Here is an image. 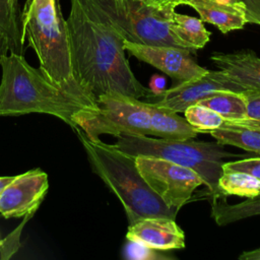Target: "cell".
<instances>
[{"mask_svg":"<svg viewBox=\"0 0 260 260\" xmlns=\"http://www.w3.org/2000/svg\"><path fill=\"white\" fill-rule=\"evenodd\" d=\"M239 259L241 260H260V248L252 250V251H246L243 252Z\"/></svg>","mask_w":260,"mask_h":260,"instance_id":"obj_29","label":"cell"},{"mask_svg":"<svg viewBox=\"0 0 260 260\" xmlns=\"http://www.w3.org/2000/svg\"><path fill=\"white\" fill-rule=\"evenodd\" d=\"M256 215H260V194L237 204H229L223 196H212L211 217L217 225H226Z\"/></svg>","mask_w":260,"mask_h":260,"instance_id":"obj_16","label":"cell"},{"mask_svg":"<svg viewBox=\"0 0 260 260\" xmlns=\"http://www.w3.org/2000/svg\"><path fill=\"white\" fill-rule=\"evenodd\" d=\"M214 1H218V2H223V3H230V4L238 5V0H214ZM238 6H239V5H238Z\"/></svg>","mask_w":260,"mask_h":260,"instance_id":"obj_32","label":"cell"},{"mask_svg":"<svg viewBox=\"0 0 260 260\" xmlns=\"http://www.w3.org/2000/svg\"><path fill=\"white\" fill-rule=\"evenodd\" d=\"M184 114L186 120L196 128L199 133H209L212 130L220 128L223 124V118L219 114L198 104L189 106L184 111Z\"/></svg>","mask_w":260,"mask_h":260,"instance_id":"obj_22","label":"cell"},{"mask_svg":"<svg viewBox=\"0 0 260 260\" xmlns=\"http://www.w3.org/2000/svg\"><path fill=\"white\" fill-rule=\"evenodd\" d=\"M75 131L80 129L89 139L98 140L103 134L151 135L152 130L142 101L111 92L96 100L95 109H84L73 119Z\"/></svg>","mask_w":260,"mask_h":260,"instance_id":"obj_7","label":"cell"},{"mask_svg":"<svg viewBox=\"0 0 260 260\" xmlns=\"http://www.w3.org/2000/svg\"><path fill=\"white\" fill-rule=\"evenodd\" d=\"M114 145L134 156H153L192 169L202 178L212 196H222L217 182L222 172L223 159L239 155L224 150L217 142L195 141L192 138L168 139L121 134L117 136Z\"/></svg>","mask_w":260,"mask_h":260,"instance_id":"obj_5","label":"cell"},{"mask_svg":"<svg viewBox=\"0 0 260 260\" xmlns=\"http://www.w3.org/2000/svg\"><path fill=\"white\" fill-rule=\"evenodd\" d=\"M124 48L139 61L157 68L178 83L199 78L208 71L193 60L192 52L187 49L142 45L127 41H124Z\"/></svg>","mask_w":260,"mask_h":260,"instance_id":"obj_9","label":"cell"},{"mask_svg":"<svg viewBox=\"0 0 260 260\" xmlns=\"http://www.w3.org/2000/svg\"><path fill=\"white\" fill-rule=\"evenodd\" d=\"M247 110V118L260 121V91H243L241 92Z\"/></svg>","mask_w":260,"mask_h":260,"instance_id":"obj_24","label":"cell"},{"mask_svg":"<svg viewBox=\"0 0 260 260\" xmlns=\"http://www.w3.org/2000/svg\"><path fill=\"white\" fill-rule=\"evenodd\" d=\"M12 178L13 177H11V176H1L0 177V195H1V193H2V191H3V189L5 188V186L12 180Z\"/></svg>","mask_w":260,"mask_h":260,"instance_id":"obj_31","label":"cell"},{"mask_svg":"<svg viewBox=\"0 0 260 260\" xmlns=\"http://www.w3.org/2000/svg\"><path fill=\"white\" fill-rule=\"evenodd\" d=\"M222 171H236L247 173L260 180V157L243 158L236 161H224Z\"/></svg>","mask_w":260,"mask_h":260,"instance_id":"obj_23","label":"cell"},{"mask_svg":"<svg viewBox=\"0 0 260 260\" xmlns=\"http://www.w3.org/2000/svg\"><path fill=\"white\" fill-rule=\"evenodd\" d=\"M136 166L148 186L171 208L180 210L197 187L204 184L192 169L145 155L135 156Z\"/></svg>","mask_w":260,"mask_h":260,"instance_id":"obj_8","label":"cell"},{"mask_svg":"<svg viewBox=\"0 0 260 260\" xmlns=\"http://www.w3.org/2000/svg\"><path fill=\"white\" fill-rule=\"evenodd\" d=\"M256 121H257V120H256ZM257 122H259V123H260V121H257Z\"/></svg>","mask_w":260,"mask_h":260,"instance_id":"obj_35","label":"cell"},{"mask_svg":"<svg viewBox=\"0 0 260 260\" xmlns=\"http://www.w3.org/2000/svg\"><path fill=\"white\" fill-rule=\"evenodd\" d=\"M229 90L235 92L245 91L243 87L232 81L221 70H209L201 77L177 83L166 89L153 104L175 113H184L191 105L206 99L217 91Z\"/></svg>","mask_w":260,"mask_h":260,"instance_id":"obj_10","label":"cell"},{"mask_svg":"<svg viewBox=\"0 0 260 260\" xmlns=\"http://www.w3.org/2000/svg\"><path fill=\"white\" fill-rule=\"evenodd\" d=\"M66 19L71 67L85 94L96 103L106 93L153 99L136 78L125 55L124 39L85 0H70Z\"/></svg>","mask_w":260,"mask_h":260,"instance_id":"obj_1","label":"cell"},{"mask_svg":"<svg viewBox=\"0 0 260 260\" xmlns=\"http://www.w3.org/2000/svg\"><path fill=\"white\" fill-rule=\"evenodd\" d=\"M95 174L117 196L129 225L145 217L176 219L178 210L169 207L141 176L135 156L101 139H89L80 129L75 131Z\"/></svg>","mask_w":260,"mask_h":260,"instance_id":"obj_3","label":"cell"},{"mask_svg":"<svg viewBox=\"0 0 260 260\" xmlns=\"http://www.w3.org/2000/svg\"><path fill=\"white\" fill-rule=\"evenodd\" d=\"M217 186L222 196L235 195L253 198L260 194V180L243 172L222 171Z\"/></svg>","mask_w":260,"mask_h":260,"instance_id":"obj_21","label":"cell"},{"mask_svg":"<svg viewBox=\"0 0 260 260\" xmlns=\"http://www.w3.org/2000/svg\"><path fill=\"white\" fill-rule=\"evenodd\" d=\"M16 5H18V0H12Z\"/></svg>","mask_w":260,"mask_h":260,"instance_id":"obj_33","label":"cell"},{"mask_svg":"<svg viewBox=\"0 0 260 260\" xmlns=\"http://www.w3.org/2000/svg\"><path fill=\"white\" fill-rule=\"evenodd\" d=\"M167 86V81L166 78L162 75L159 74H154L150 77L149 83H148V88L153 94V99L157 95H159L161 92L166 90Z\"/></svg>","mask_w":260,"mask_h":260,"instance_id":"obj_27","label":"cell"},{"mask_svg":"<svg viewBox=\"0 0 260 260\" xmlns=\"http://www.w3.org/2000/svg\"><path fill=\"white\" fill-rule=\"evenodd\" d=\"M0 31L8 42L9 53L22 55L24 39L19 8L12 0H0Z\"/></svg>","mask_w":260,"mask_h":260,"instance_id":"obj_19","label":"cell"},{"mask_svg":"<svg viewBox=\"0 0 260 260\" xmlns=\"http://www.w3.org/2000/svg\"><path fill=\"white\" fill-rule=\"evenodd\" d=\"M148 115L152 136L168 139H189L195 138L199 133L186 118L178 113L160 108L153 103L142 102Z\"/></svg>","mask_w":260,"mask_h":260,"instance_id":"obj_15","label":"cell"},{"mask_svg":"<svg viewBox=\"0 0 260 260\" xmlns=\"http://www.w3.org/2000/svg\"><path fill=\"white\" fill-rule=\"evenodd\" d=\"M145 4L156 7V8H166V7H177L183 5V0H141Z\"/></svg>","mask_w":260,"mask_h":260,"instance_id":"obj_28","label":"cell"},{"mask_svg":"<svg viewBox=\"0 0 260 260\" xmlns=\"http://www.w3.org/2000/svg\"><path fill=\"white\" fill-rule=\"evenodd\" d=\"M210 60L245 91H260V57L251 50L233 53L215 52Z\"/></svg>","mask_w":260,"mask_h":260,"instance_id":"obj_13","label":"cell"},{"mask_svg":"<svg viewBox=\"0 0 260 260\" xmlns=\"http://www.w3.org/2000/svg\"><path fill=\"white\" fill-rule=\"evenodd\" d=\"M207 107L217 114L223 120H240L247 118L246 103L241 92L222 90L203 99L197 103Z\"/></svg>","mask_w":260,"mask_h":260,"instance_id":"obj_20","label":"cell"},{"mask_svg":"<svg viewBox=\"0 0 260 260\" xmlns=\"http://www.w3.org/2000/svg\"><path fill=\"white\" fill-rule=\"evenodd\" d=\"M9 53V45L5 36L0 31V59L2 56Z\"/></svg>","mask_w":260,"mask_h":260,"instance_id":"obj_30","label":"cell"},{"mask_svg":"<svg viewBox=\"0 0 260 260\" xmlns=\"http://www.w3.org/2000/svg\"><path fill=\"white\" fill-rule=\"evenodd\" d=\"M0 116L47 114L59 118L75 130L73 119L84 109H95L61 89L40 68L29 65L23 55L1 57Z\"/></svg>","mask_w":260,"mask_h":260,"instance_id":"obj_2","label":"cell"},{"mask_svg":"<svg viewBox=\"0 0 260 260\" xmlns=\"http://www.w3.org/2000/svg\"><path fill=\"white\" fill-rule=\"evenodd\" d=\"M48 189V175L40 169L14 176L0 195V214L5 218L32 215Z\"/></svg>","mask_w":260,"mask_h":260,"instance_id":"obj_11","label":"cell"},{"mask_svg":"<svg viewBox=\"0 0 260 260\" xmlns=\"http://www.w3.org/2000/svg\"><path fill=\"white\" fill-rule=\"evenodd\" d=\"M183 5L192 7L203 22L215 25L222 34L242 29L247 23L240 6L214 0H183Z\"/></svg>","mask_w":260,"mask_h":260,"instance_id":"obj_14","label":"cell"},{"mask_svg":"<svg viewBox=\"0 0 260 260\" xmlns=\"http://www.w3.org/2000/svg\"><path fill=\"white\" fill-rule=\"evenodd\" d=\"M220 145H232L260 154V130L222 124L209 132Z\"/></svg>","mask_w":260,"mask_h":260,"instance_id":"obj_18","label":"cell"},{"mask_svg":"<svg viewBox=\"0 0 260 260\" xmlns=\"http://www.w3.org/2000/svg\"><path fill=\"white\" fill-rule=\"evenodd\" d=\"M172 30L193 53L205 47L211 32L207 30L200 18L174 12Z\"/></svg>","mask_w":260,"mask_h":260,"instance_id":"obj_17","label":"cell"},{"mask_svg":"<svg viewBox=\"0 0 260 260\" xmlns=\"http://www.w3.org/2000/svg\"><path fill=\"white\" fill-rule=\"evenodd\" d=\"M1 243H2V242H1V240H0V245H1Z\"/></svg>","mask_w":260,"mask_h":260,"instance_id":"obj_34","label":"cell"},{"mask_svg":"<svg viewBox=\"0 0 260 260\" xmlns=\"http://www.w3.org/2000/svg\"><path fill=\"white\" fill-rule=\"evenodd\" d=\"M117 1H122V0H117Z\"/></svg>","mask_w":260,"mask_h":260,"instance_id":"obj_36","label":"cell"},{"mask_svg":"<svg viewBox=\"0 0 260 260\" xmlns=\"http://www.w3.org/2000/svg\"><path fill=\"white\" fill-rule=\"evenodd\" d=\"M85 1L118 31L124 41L151 46H171L191 51L172 30L175 7L160 9L147 5L141 0Z\"/></svg>","mask_w":260,"mask_h":260,"instance_id":"obj_6","label":"cell"},{"mask_svg":"<svg viewBox=\"0 0 260 260\" xmlns=\"http://www.w3.org/2000/svg\"><path fill=\"white\" fill-rule=\"evenodd\" d=\"M238 5L244 11L247 23L260 25V0H238Z\"/></svg>","mask_w":260,"mask_h":260,"instance_id":"obj_25","label":"cell"},{"mask_svg":"<svg viewBox=\"0 0 260 260\" xmlns=\"http://www.w3.org/2000/svg\"><path fill=\"white\" fill-rule=\"evenodd\" d=\"M127 241L135 242L154 250H173L185 247V233L170 217L142 218L129 225Z\"/></svg>","mask_w":260,"mask_h":260,"instance_id":"obj_12","label":"cell"},{"mask_svg":"<svg viewBox=\"0 0 260 260\" xmlns=\"http://www.w3.org/2000/svg\"><path fill=\"white\" fill-rule=\"evenodd\" d=\"M20 21L23 39L36 52L41 71L61 89L96 107L73 75L67 23L59 0H27Z\"/></svg>","mask_w":260,"mask_h":260,"instance_id":"obj_4","label":"cell"},{"mask_svg":"<svg viewBox=\"0 0 260 260\" xmlns=\"http://www.w3.org/2000/svg\"><path fill=\"white\" fill-rule=\"evenodd\" d=\"M129 244L126 246L125 252L126 257L131 259H153L157 256L155 255L154 249L145 247L135 242L128 241Z\"/></svg>","mask_w":260,"mask_h":260,"instance_id":"obj_26","label":"cell"}]
</instances>
